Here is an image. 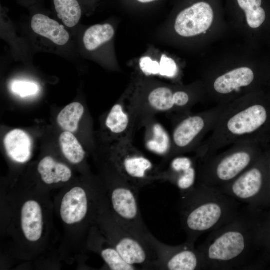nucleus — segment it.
<instances>
[{
  "mask_svg": "<svg viewBox=\"0 0 270 270\" xmlns=\"http://www.w3.org/2000/svg\"><path fill=\"white\" fill-rule=\"evenodd\" d=\"M239 204L219 190L201 184L182 195L180 214L186 241L194 244L202 234L232 220L241 212Z\"/></svg>",
  "mask_w": 270,
  "mask_h": 270,
  "instance_id": "1",
  "label": "nucleus"
},
{
  "mask_svg": "<svg viewBox=\"0 0 270 270\" xmlns=\"http://www.w3.org/2000/svg\"><path fill=\"white\" fill-rule=\"evenodd\" d=\"M248 208L231 221L212 232L198 249L204 269L248 268L252 223Z\"/></svg>",
  "mask_w": 270,
  "mask_h": 270,
  "instance_id": "2",
  "label": "nucleus"
},
{
  "mask_svg": "<svg viewBox=\"0 0 270 270\" xmlns=\"http://www.w3.org/2000/svg\"><path fill=\"white\" fill-rule=\"evenodd\" d=\"M105 192L103 191L101 194L94 224L126 262L136 266L138 265L144 270H154L156 257L152 246L117 221L110 208Z\"/></svg>",
  "mask_w": 270,
  "mask_h": 270,
  "instance_id": "3",
  "label": "nucleus"
},
{
  "mask_svg": "<svg viewBox=\"0 0 270 270\" xmlns=\"http://www.w3.org/2000/svg\"><path fill=\"white\" fill-rule=\"evenodd\" d=\"M107 168L104 187L112 214L123 226L148 242L146 237L150 232L144 222L140 209V190L127 180L110 162Z\"/></svg>",
  "mask_w": 270,
  "mask_h": 270,
  "instance_id": "4",
  "label": "nucleus"
},
{
  "mask_svg": "<svg viewBox=\"0 0 270 270\" xmlns=\"http://www.w3.org/2000/svg\"><path fill=\"white\" fill-rule=\"evenodd\" d=\"M109 162L130 183L139 190L160 180L161 168L153 162L133 144L124 140L113 144Z\"/></svg>",
  "mask_w": 270,
  "mask_h": 270,
  "instance_id": "5",
  "label": "nucleus"
},
{
  "mask_svg": "<svg viewBox=\"0 0 270 270\" xmlns=\"http://www.w3.org/2000/svg\"><path fill=\"white\" fill-rule=\"evenodd\" d=\"M103 186L94 184L87 188L74 186L62 198L60 214L62 222L73 225L84 222L94 224Z\"/></svg>",
  "mask_w": 270,
  "mask_h": 270,
  "instance_id": "6",
  "label": "nucleus"
},
{
  "mask_svg": "<svg viewBox=\"0 0 270 270\" xmlns=\"http://www.w3.org/2000/svg\"><path fill=\"white\" fill-rule=\"evenodd\" d=\"M146 240L152 246L156 257L154 270H196L204 269L202 257L194 244L186 242L172 246L159 241L150 232Z\"/></svg>",
  "mask_w": 270,
  "mask_h": 270,
  "instance_id": "7",
  "label": "nucleus"
},
{
  "mask_svg": "<svg viewBox=\"0 0 270 270\" xmlns=\"http://www.w3.org/2000/svg\"><path fill=\"white\" fill-rule=\"evenodd\" d=\"M214 16L212 6L208 1L199 0L182 10L177 16L174 28L184 37L205 33L210 27Z\"/></svg>",
  "mask_w": 270,
  "mask_h": 270,
  "instance_id": "8",
  "label": "nucleus"
},
{
  "mask_svg": "<svg viewBox=\"0 0 270 270\" xmlns=\"http://www.w3.org/2000/svg\"><path fill=\"white\" fill-rule=\"evenodd\" d=\"M104 124L115 142L124 140H133L138 127V116L131 102L125 103L122 100L112 108Z\"/></svg>",
  "mask_w": 270,
  "mask_h": 270,
  "instance_id": "9",
  "label": "nucleus"
},
{
  "mask_svg": "<svg viewBox=\"0 0 270 270\" xmlns=\"http://www.w3.org/2000/svg\"><path fill=\"white\" fill-rule=\"evenodd\" d=\"M262 183V172L258 168H252L218 190L239 203L252 204L260 194Z\"/></svg>",
  "mask_w": 270,
  "mask_h": 270,
  "instance_id": "10",
  "label": "nucleus"
},
{
  "mask_svg": "<svg viewBox=\"0 0 270 270\" xmlns=\"http://www.w3.org/2000/svg\"><path fill=\"white\" fill-rule=\"evenodd\" d=\"M159 180L175 185L180 196L188 193L196 186V170L192 160L187 156L175 157L166 168H161Z\"/></svg>",
  "mask_w": 270,
  "mask_h": 270,
  "instance_id": "11",
  "label": "nucleus"
},
{
  "mask_svg": "<svg viewBox=\"0 0 270 270\" xmlns=\"http://www.w3.org/2000/svg\"><path fill=\"white\" fill-rule=\"evenodd\" d=\"M138 127H144V145L151 152L168 158L172 154V139L164 127L154 118L148 116L141 118Z\"/></svg>",
  "mask_w": 270,
  "mask_h": 270,
  "instance_id": "12",
  "label": "nucleus"
},
{
  "mask_svg": "<svg viewBox=\"0 0 270 270\" xmlns=\"http://www.w3.org/2000/svg\"><path fill=\"white\" fill-rule=\"evenodd\" d=\"M90 234V248L98 252L110 269L135 270L138 267L126 262L114 246L102 234L97 226L92 227Z\"/></svg>",
  "mask_w": 270,
  "mask_h": 270,
  "instance_id": "13",
  "label": "nucleus"
},
{
  "mask_svg": "<svg viewBox=\"0 0 270 270\" xmlns=\"http://www.w3.org/2000/svg\"><path fill=\"white\" fill-rule=\"evenodd\" d=\"M267 113L264 106L254 105L240 112L232 117L227 126L232 134L242 135L252 132L266 122Z\"/></svg>",
  "mask_w": 270,
  "mask_h": 270,
  "instance_id": "14",
  "label": "nucleus"
},
{
  "mask_svg": "<svg viewBox=\"0 0 270 270\" xmlns=\"http://www.w3.org/2000/svg\"><path fill=\"white\" fill-rule=\"evenodd\" d=\"M20 226L23 235L30 242L41 238L44 230V218L40 204L34 200L25 202L21 209Z\"/></svg>",
  "mask_w": 270,
  "mask_h": 270,
  "instance_id": "15",
  "label": "nucleus"
},
{
  "mask_svg": "<svg viewBox=\"0 0 270 270\" xmlns=\"http://www.w3.org/2000/svg\"><path fill=\"white\" fill-rule=\"evenodd\" d=\"M251 161L250 155L246 152H236L222 159L214 169L216 180L218 182V184H222L219 189L241 174Z\"/></svg>",
  "mask_w": 270,
  "mask_h": 270,
  "instance_id": "16",
  "label": "nucleus"
},
{
  "mask_svg": "<svg viewBox=\"0 0 270 270\" xmlns=\"http://www.w3.org/2000/svg\"><path fill=\"white\" fill-rule=\"evenodd\" d=\"M204 126L203 118L199 116H188L183 120L173 131L172 150L182 149L190 146Z\"/></svg>",
  "mask_w": 270,
  "mask_h": 270,
  "instance_id": "17",
  "label": "nucleus"
},
{
  "mask_svg": "<svg viewBox=\"0 0 270 270\" xmlns=\"http://www.w3.org/2000/svg\"><path fill=\"white\" fill-rule=\"evenodd\" d=\"M5 150L14 160L24 163L31 156L32 140L29 135L20 129H14L7 133L4 140Z\"/></svg>",
  "mask_w": 270,
  "mask_h": 270,
  "instance_id": "18",
  "label": "nucleus"
},
{
  "mask_svg": "<svg viewBox=\"0 0 270 270\" xmlns=\"http://www.w3.org/2000/svg\"><path fill=\"white\" fill-rule=\"evenodd\" d=\"M31 27L38 34L59 46L66 44L70 38L68 32L62 25L43 14H38L33 16Z\"/></svg>",
  "mask_w": 270,
  "mask_h": 270,
  "instance_id": "19",
  "label": "nucleus"
},
{
  "mask_svg": "<svg viewBox=\"0 0 270 270\" xmlns=\"http://www.w3.org/2000/svg\"><path fill=\"white\" fill-rule=\"evenodd\" d=\"M253 71L248 67L233 70L218 78L214 84L216 92L228 94L241 87L249 86L254 80Z\"/></svg>",
  "mask_w": 270,
  "mask_h": 270,
  "instance_id": "20",
  "label": "nucleus"
},
{
  "mask_svg": "<svg viewBox=\"0 0 270 270\" xmlns=\"http://www.w3.org/2000/svg\"><path fill=\"white\" fill-rule=\"evenodd\" d=\"M38 171L42 181L48 185L68 182L72 176V172L69 167L50 156L41 160L38 166Z\"/></svg>",
  "mask_w": 270,
  "mask_h": 270,
  "instance_id": "21",
  "label": "nucleus"
},
{
  "mask_svg": "<svg viewBox=\"0 0 270 270\" xmlns=\"http://www.w3.org/2000/svg\"><path fill=\"white\" fill-rule=\"evenodd\" d=\"M114 30L110 24H96L90 26L85 32L83 42L85 48L92 51L110 41L114 36Z\"/></svg>",
  "mask_w": 270,
  "mask_h": 270,
  "instance_id": "22",
  "label": "nucleus"
},
{
  "mask_svg": "<svg viewBox=\"0 0 270 270\" xmlns=\"http://www.w3.org/2000/svg\"><path fill=\"white\" fill-rule=\"evenodd\" d=\"M84 112V106L80 102H72L64 107L57 116L59 126L64 130L72 133L76 132L79 122Z\"/></svg>",
  "mask_w": 270,
  "mask_h": 270,
  "instance_id": "23",
  "label": "nucleus"
},
{
  "mask_svg": "<svg viewBox=\"0 0 270 270\" xmlns=\"http://www.w3.org/2000/svg\"><path fill=\"white\" fill-rule=\"evenodd\" d=\"M59 142L64 156L70 162L78 164L84 160V150L72 132L65 131L62 133Z\"/></svg>",
  "mask_w": 270,
  "mask_h": 270,
  "instance_id": "24",
  "label": "nucleus"
},
{
  "mask_svg": "<svg viewBox=\"0 0 270 270\" xmlns=\"http://www.w3.org/2000/svg\"><path fill=\"white\" fill-rule=\"evenodd\" d=\"M58 16L64 25L72 28L76 25L82 16V9L77 0H54Z\"/></svg>",
  "mask_w": 270,
  "mask_h": 270,
  "instance_id": "25",
  "label": "nucleus"
},
{
  "mask_svg": "<svg viewBox=\"0 0 270 270\" xmlns=\"http://www.w3.org/2000/svg\"><path fill=\"white\" fill-rule=\"evenodd\" d=\"M10 88L14 93L22 98L36 94L38 91V86L36 84L26 81H14Z\"/></svg>",
  "mask_w": 270,
  "mask_h": 270,
  "instance_id": "26",
  "label": "nucleus"
},
{
  "mask_svg": "<svg viewBox=\"0 0 270 270\" xmlns=\"http://www.w3.org/2000/svg\"><path fill=\"white\" fill-rule=\"evenodd\" d=\"M177 72V67L174 61L165 55L162 56L160 62V74L162 76L174 78Z\"/></svg>",
  "mask_w": 270,
  "mask_h": 270,
  "instance_id": "27",
  "label": "nucleus"
},
{
  "mask_svg": "<svg viewBox=\"0 0 270 270\" xmlns=\"http://www.w3.org/2000/svg\"><path fill=\"white\" fill-rule=\"evenodd\" d=\"M141 70L146 76L160 74V63L152 60L149 57L142 58L140 62Z\"/></svg>",
  "mask_w": 270,
  "mask_h": 270,
  "instance_id": "28",
  "label": "nucleus"
},
{
  "mask_svg": "<svg viewBox=\"0 0 270 270\" xmlns=\"http://www.w3.org/2000/svg\"><path fill=\"white\" fill-rule=\"evenodd\" d=\"M174 100L176 108L184 107L190 100L188 94L183 91H178L174 92Z\"/></svg>",
  "mask_w": 270,
  "mask_h": 270,
  "instance_id": "29",
  "label": "nucleus"
},
{
  "mask_svg": "<svg viewBox=\"0 0 270 270\" xmlns=\"http://www.w3.org/2000/svg\"><path fill=\"white\" fill-rule=\"evenodd\" d=\"M136 0L140 3L146 4V3L153 2L156 0Z\"/></svg>",
  "mask_w": 270,
  "mask_h": 270,
  "instance_id": "30",
  "label": "nucleus"
}]
</instances>
